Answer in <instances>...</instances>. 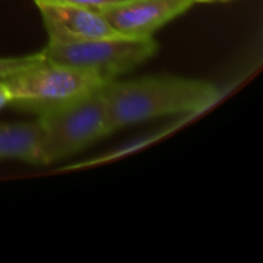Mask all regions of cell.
Returning <instances> with one entry per match:
<instances>
[{
	"instance_id": "obj_1",
	"label": "cell",
	"mask_w": 263,
	"mask_h": 263,
	"mask_svg": "<svg viewBox=\"0 0 263 263\" xmlns=\"http://www.w3.org/2000/svg\"><path fill=\"white\" fill-rule=\"evenodd\" d=\"M222 91L208 82L185 77H143L105 85L108 134L151 119L196 114L208 109Z\"/></svg>"
},
{
	"instance_id": "obj_2",
	"label": "cell",
	"mask_w": 263,
	"mask_h": 263,
	"mask_svg": "<svg viewBox=\"0 0 263 263\" xmlns=\"http://www.w3.org/2000/svg\"><path fill=\"white\" fill-rule=\"evenodd\" d=\"M108 82L96 72L79 69L37 57L3 79L9 105L32 111L37 116L51 108L72 102L97 91Z\"/></svg>"
},
{
	"instance_id": "obj_3",
	"label": "cell",
	"mask_w": 263,
	"mask_h": 263,
	"mask_svg": "<svg viewBox=\"0 0 263 263\" xmlns=\"http://www.w3.org/2000/svg\"><path fill=\"white\" fill-rule=\"evenodd\" d=\"M37 122L40 125V165H49L82 151L108 134L105 86L40 112Z\"/></svg>"
},
{
	"instance_id": "obj_4",
	"label": "cell",
	"mask_w": 263,
	"mask_h": 263,
	"mask_svg": "<svg viewBox=\"0 0 263 263\" xmlns=\"http://www.w3.org/2000/svg\"><path fill=\"white\" fill-rule=\"evenodd\" d=\"M157 52L153 37H88L48 39L40 55L46 60L91 71L106 80L134 69Z\"/></svg>"
},
{
	"instance_id": "obj_5",
	"label": "cell",
	"mask_w": 263,
	"mask_h": 263,
	"mask_svg": "<svg viewBox=\"0 0 263 263\" xmlns=\"http://www.w3.org/2000/svg\"><path fill=\"white\" fill-rule=\"evenodd\" d=\"M194 3V0H123L97 11L122 35L153 37L156 31L186 12Z\"/></svg>"
},
{
	"instance_id": "obj_6",
	"label": "cell",
	"mask_w": 263,
	"mask_h": 263,
	"mask_svg": "<svg viewBox=\"0 0 263 263\" xmlns=\"http://www.w3.org/2000/svg\"><path fill=\"white\" fill-rule=\"evenodd\" d=\"M35 5L40 11L48 39L122 35L97 9L60 2H35Z\"/></svg>"
},
{
	"instance_id": "obj_7",
	"label": "cell",
	"mask_w": 263,
	"mask_h": 263,
	"mask_svg": "<svg viewBox=\"0 0 263 263\" xmlns=\"http://www.w3.org/2000/svg\"><path fill=\"white\" fill-rule=\"evenodd\" d=\"M40 125L37 120L23 123H0V160L18 159L39 163Z\"/></svg>"
},
{
	"instance_id": "obj_8",
	"label": "cell",
	"mask_w": 263,
	"mask_h": 263,
	"mask_svg": "<svg viewBox=\"0 0 263 263\" xmlns=\"http://www.w3.org/2000/svg\"><path fill=\"white\" fill-rule=\"evenodd\" d=\"M35 57H37V54L23 55V57H5V59H0V80H3L6 76H9L15 69H20L25 65L31 63Z\"/></svg>"
},
{
	"instance_id": "obj_9",
	"label": "cell",
	"mask_w": 263,
	"mask_h": 263,
	"mask_svg": "<svg viewBox=\"0 0 263 263\" xmlns=\"http://www.w3.org/2000/svg\"><path fill=\"white\" fill-rule=\"evenodd\" d=\"M34 2H60V3H69V5H79V6H88L92 9H99L108 5H114L123 0H34Z\"/></svg>"
},
{
	"instance_id": "obj_10",
	"label": "cell",
	"mask_w": 263,
	"mask_h": 263,
	"mask_svg": "<svg viewBox=\"0 0 263 263\" xmlns=\"http://www.w3.org/2000/svg\"><path fill=\"white\" fill-rule=\"evenodd\" d=\"M6 105H9V94H8V89H6L3 80H0V109L5 108Z\"/></svg>"
},
{
	"instance_id": "obj_11",
	"label": "cell",
	"mask_w": 263,
	"mask_h": 263,
	"mask_svg": "<svg viewBox=\"0 0 263 263\" xmlns=\"http://www.w3.org/2000/svg\"><path fill=\"white\" fill-rule=\"evenodd\" d=\"M194 2H217V0H194Z\"/></svg>"
}]
</instances>
